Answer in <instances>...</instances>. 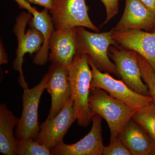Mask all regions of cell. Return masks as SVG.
Masks as SVG:
<instances>
[{
	"mask_svg": "<svg viewBox=\"0 0 155 155\" xmlns=\"http://www.w3.org/2000/svg\"><path fill=\"white\" fill-rule=\"evenodd\" d=\"M89 108L92 116L104 119L110 132V139L119 136L138 109L127 105L101 89L91 87Z\"/></svg>",
	"mask_w": 155,
	"mask_h": 155,
	"instance_id": "7a4b0ae2",
	"label": "cell"
},
{
	"mask_svg": "<svg viewBox=\"0 0 155 155\" xmlns=\"http://www.w3.org/2000/svg\"><path fill=\"white\" fill-rule=\"evenodd\" d=\"M112 46L109 48V55L114 61L122 81L134 91L150 96L147 86L142 78L137 53L132 50Z\"/></svg>",
	"mask_w": 155,
	"mask_h": 155,
	"instance_id": "ba28073f",
	"label": "cell"
},
{
	"mask_svg": "<svg viewBox=\"0 0 155 155\" xmlns=\"http://www.w3.org/2000/svg\"><path fill=\"white\" fill-rule=\"evenodd\" d=\"M30 2L38 5L47 9L49 11L52 8L54 0H28Z\"/></svg>",
	"mask_w": 155,
	"mask_h": 155,
	"instance_id": "603a6c76",
	"label": "cell"
},
{
	"mask_svg": "<svg viewBox=\"0 0 155 155\" xmlns=\"http://www.w3.org/2000/svg\"><path fill=\"white\" fill-rule=\"evenodd\" d=\"M88 61L92 73L91 87L101 89L113 97L138 110L153 102L150 96L136 92L123 81L115 79L110 73L99 70L89 58Z\"/></svg>",
	"mask_w": 155,
	"mask_h": 155,
	"instance_id": "5b68a950",
	"label": "cell"
},
{
	"mask_svg": "<svg viewBox=\"0 0 155 155\" xmlns=\"http://www.w3.org/2000/svg\"><path fill=\"white\" fill-rule=\"evenodd\" d=\"M88 60L86 54L77 52L67 68L75 120L83 127H87L92 121L88 104L92 73Z\"/></svg>",
	"mask_w": 155,
	"mask_h": 155,
	"instance_id": "6da1fadb",
	"label": "cell"
},
{
	"mask_svg": "<svg viewBox=\"0 0 155 155\" xmlns=\"http://www.w3.org/2000/svg\"><path fill=\"white\" fill-rule=\"evenodd\" d=\"M20 8L26 9L33 16L31 19V24L42 34L44 43L41 48L37 53L33 60L35 64L43 66L46 63L48 58L49 42L52 34L55 30L51 16L47 9L41 11H38L32 7L26 0H14Z\"/></svg>",
	"mask_w": 155,
	"mask_h": 155,
	"instance_id": "9a60e30c",
	"label": "cell"
},
{
	"mask_svg": "<svg viewBox=\"0 0 155 155\" xmlns=\"http://www.w3.org/2000/svg\"><path fill=\"white\" fill-rule=\"evenodd\" d=\"M155 27V14L139 0H125L124 13L113 30H148Z\"/></svg>",
	"mask_w": 155,
	"mask_h": 155,
	"instance_id": "5bb4252c",
	"label": "cell"
},
{
	"mask_svg": "<svg viewBox=\"0 0 155 155\" xmlns=\"http://www.w3.org/2000/svg\"><path fill=\"white\" fill-rule=\"evenodd\" d=\"M8 62V55L4 48L2 41L0 43V64L1 65L7 64Z\"/></svg>",
	"mask_w": 155,
	"mask_h": 155,
	"instance_id": "cb8c5ba5",
	"label": "cell"
},
{
	"mask_svg": "<svg viewBox=\"0 0 155 155\" xmlns=\"http://www.w3.org/2000/svg\"><path fill=\"white\" fill-rule=\"evenodd\" d=\"M74 103L71 97L64 108L52 119L47 118L40 126L36 140L51 150L61 142L75 121Z\"/></svg>",
	"mask_w": 155,
	"mask_h": 155,
	"instance_id": "9c48e42d",
	"label": "cell"
},
{
	"mask_svg": "<svg viewBox=\"0 0 155 155\" xmlns=\"http://www.w3.org/2000/svg\"><path fill=\"white\" fill-rule=\"evenodd\" d=\"M155 14V0H139Z\"/></svg>",
	"mask_w": 155,
	"mask_h": 155,
	"instance_id": "d4e9b609",
	"label": "cell"
},
{
	"mask_svg": "<svg viewBox=\"0 0 155 155\" xmlns=\"http://www.w3.org/2000/svg\"><path fill=\"white\" fill-rule=\"evenodd\" d=\"M31 18V14L29 12H22L16 19L14 29L18 40V47L13 67L19 72V82L23 89L28 87L22 71L24 56L26 54H32L38 52L44 43L42 34L34 26L31 25V28L25 31L26 25Z\"/></svg>",
	"mask_w": 155,
	"mask_h": 155,
	"instance_id": "52a82bcc",
	"label": "cell"
},
{
	"mask_svg": "<svg viewBox=\"0 0 155 155\" xmlns=\"http://www.w3.org/2000/svg\"><path fill=\"white\" fill-rule=\"evenodd\" d=\"M153 31H154V32H155V28H154V30Z\"/></svg>",
	"mask_w": 155,
	"mask_h": 155,
	"instance_id": "484cf974",
	"label": "cell"
},
{
	"mask_svg": "<svg viewBox=\"0 0 155 155\" xmlns=\"http://www.w3.org/2000/svg\"><path fill=\"white\" fill-rule=\"evenodd\" d=\"M76 29L77 52L88 56L100 71L120 77L116 65L109 57V48L117 45L113 38V30L100 33L91 32L82 27Z\"/></svg>",
	"mask_w": 155,
	"mask_h": 155,
	"instance_id": "3957f363",
	"label": "cell"
},
{
	"mask_svg": "<svg viewBox=\"0 0 155 155\" xmlns=\"http://www.w3.org/2000/svg\"><path fill=\"white\" fill-rule=\"evenodd\" d=\"M48 73L49 78L46 89L51 95V104L47 118L52 119L71 97V88L67 67L52 64Z\"/></svg>",
	"mask_w": 155,
	"mask_h": 155,
	"instance_id": "7c38bea8",
	"label": "cell"
},
{
	"mask_svg": "<svg viewBox=\"0 0 155 155\" xmlns=\"http://www.w3.org/2000/svg\"><path fill=\"white\" fill-rule=\"evenodd\" d=\"M133 119L155 141V104L153 102L137 110Z\"/></svg>",
	"mask_w": 155,
	"mask_h": 155,
	"instance_id": "ac0fdd59",
	"label": "cell"
},
{
	"mask_svg": "<svg viewBox=\"0 0 155 155\" xmlns=\"http://www.w3.org/2000/svg\"><path fill=\"white\" fill-rule=\"evenodd\" d=\"M102 155H132L119 136L115 138L110 139L109 145L104 147Z\"/></svg>",
	"mask_w": 155,
	"mask_h": 155,
	"instance_id": "44dd1931",
	"label": "cell"
},
{
	"mask_svg": "<svg viewBox=\"0 0 155 155\" xmlns=\"http://www.w3.org/2000/svg\"><path fill=\"white\" fill-rule=\"evenodd\" d=\"M49 59L52 64L70 66L77 52L76 28L55 30L49 42Z\"/></svg>",
	"mask_w": 155,
	"mask_h": 155,
	"instance_id": "4fadbf2b",
	"label": "cell"
},
{
	"mask_svg": "<svg viewBox=\"0 0 155 155\" xmlns=\"http://www.w3.org/2000/svg\"><path fill=\"white\" fill-rule=\"evenodd\" d=\"M49 75L47 73L40 83L33 88L23 89L22 111L16 135L17 140L32 138L36 140L40 131L38 122V108L42 94L46 89Z\"/></svg>",
	"mask_w": 155,
	"mask_h": 155,
	"instance_id": "8992f818",
	"label": "cell"
},
{
	"mask_svg": "<svg viewBox=\"0 0 155 155\" xmlns=\"http://www.w3.org/2000/svg\"><path fill=\"white\" fill-rule=\"evenodd\" d=\"M139 65L143 80L148 88L150 96L155 104V71L143 57L137 54Z\"/></svg>",
	"mask_w": 155,
	"mask_h": 155,
	"instance_id": "ffe728a7",
	"label": "cell"
},
{
	"mask_svg": "<svg viewBox=\"0 0 155 155\" xmlns=\"http://www.w3.org/2000/svg\"><path fill=\"white\" fill-rule=\"evenodd\" d=\"M17 155H51V150L32 138L17 140Z\"/></svg>",
	"mask_w": 155,
	"mask_h": 155,
	"instance_id": "d6986e66",
	"label": "cell"
},
{
	"mask_svg": "<svg viewBox=\"0 0 155 155\" xmlns=\"http://www.w3.org/2000/svg\"><path fill=\"white\" fill-rule=\"evenodd\" d=\"M19 121L5 104H1L0 152L3 155H17V139L14 136V129Z\"/></svg>",
	"mask_w": 155,
	"mask_h": 155,
	"instance_id": "e0dca14e",
	"label": "cell"
},
{
	"mask_svg": "<svg viewBox=\"0 0 155 155\" xmlns=\"http://www.w3.org/2000/svg\"><path fill=\"white\" fill-rule=\"evenodd\" d=\"M102 117L95 114L92 117V126L90 131L79 141L72 144L64 141L51 150L54 155H102L103 143Z\"/></svg>",
	"mask_w": 155,
	"mask_h": 155,
	"instance_id": "30bf717a",
	"label": "cell"
},
{
	"mask_svg": "<svg viewBox=\"0 0 155 155\" xmlns=\"http://www.w3.org/2000/svg\"><path fill=\"white\" fill-rule=\"evenodd\" d=\"M85 0H54L50 10L55 30L82 27L100 32L91 20Z\"/></svg>",
	"mask_w": 155,
	"mask_h": 155,
	"instance_id": "277c9868",
	"label": "cell"
},
{
	"mask_svg": "<svg viewBox=\"0 0 155 155\" xmlns=\"http://www.w3.org/2000/svg\"><path fill=\"white\" fill-rule=\"evenodd\" d=\"M96 1H101L105 8L107 17L104 24L107 23L118 14L119 9V0H96Z\"/></svg>",
	"mask_w": 155,
	"mask_h": 155,
	"instance_id": "7402d4cb",
	"label": "cell"
},
{
	"mask_svg": "<svg viewBox=\"0 0 155 155\" xmlns=\"http://www.w3.org/2000/svg\"><path fill=\"white\" fill-rule=\"evenodd\" d=\"M119 137L132 155H152L155 141L133 118L128 122Z\"/></svg>",
	"mask_w": 155,
	"mask_h": 155,
	"instance_id": "2e32d148",
	"label": "cell"
},
{
	"mask_svg": "<svg viewBox=\"0 0 155 155\" xmlns=\"http://www.w3.org/2000/svg\"><path fill=\"white\" fill-rule=\"evenodd\" d=\"M113 38L117 45L134 51L143 57L155 71V32L137 29L113 30Z\"/></svg>",
	"mask_w": 155,
	"mask_h": 155,
	"instance_id": "8fae6325",
	"label": "cell"
}]
</instances>
